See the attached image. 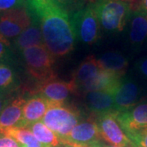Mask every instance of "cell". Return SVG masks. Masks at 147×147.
<instances>
[{"label": "cell", "mask_w": 147, "mask_h": 147, "mask_svg": "<svg viewBox=\"0 0 147 147\" xmlns=\"http://www.w3.org/2000/svg\"><path fill=\"white\" fill-rule=\"evenodd\" d=\"M35 13L40 18L43 43L53 57L71 53L76 38L65 10L50 0Z\"/></svg>", "instance_id": "cell-1"}, {"label": "cell", "mask_w": 147, "mask_h": 147, "mask_svg": "<svg viewBox=\"0 0 147 147\" xmlns=\"http://www.w3.org/2000/svg\"><path fill=\"white\" fill-rule=\"evenodd\" d=\"M90 5L100 26L108 31H122L131 16V3L122 0H93Z\"/></svg>", "instance_id": "cell-2"}, {"label": "cell", "mask_w": 147, "mask_h": 147, "mask_svg": "<svg viewBox=\"0 0 147 147\" xmlns=\"http://www.w3.org/2000/svg\"><path fill=\"white\" fill-rule=\"evenodd\" d=\"M79 112L65 104H51L42 122L57 136L63 144L73 128L79 123Z\"/></svg>", "instance_id": "cell-3"}, {"label": "cell", "mask_w": 147, "mask_h": 147, "mask_svg": "<svg viewBox=\"0 0 147 147\" xmlns=\"http://www.w3.org/2000/svg\"><path fill=\"white\" fill-rule=\"evenodd\" d=\"M27 72L39 83L56 77L53 70L54 57L44 44L22 51Z\"/></svg>", "instance_id": "cell-4"}, {"label": "cell", "mask_w": 147, "mask_h": 147, "mask_svg": "<svg viewBox=\"0 0 147 147\" xmlns=\"http://www.w3.org/2000/svg\"><path fill=\"white\" fill-rule=\"evenodd\" d=\"M70 21L76 40L91 45L99 39L100 25L90 4L75 11Z\"/></svg>", "instance_id": "cell-5"}, {"label": "cell", "mask_w": 147, "mask_h": 147, "mask_svg": "<svg viewBox=\"0 0 147 147\" xmlns=\"http://www.w3.org/2000/svg\"><path fill=\"white\" fill-rule=\"evenodd\" d=\"M118 113L115 111L96 116L100 137L111 146L119 147H129L133 142L127 137L126 133L117 119Z\"/></svg>", "instance_id": "cell-6"}, {"label": "cell", "mask_w": 147, "mask_h": 147, "mask_svg": "<svg viewBox=\"0 0 147 147\" xmlns=\"http://www.w3.org/2000/svg\"><path fill=\"white\" fill-rule=\"evenodd\" d=\"M100 139L96 119H88L74 127L63 144L71 147H100Z\"/></svg>", "instance_id": "cell-7"}, {"label": "cell", "mask_w": 147, "mask_h": 147, "mask_svg": "<svg viewBox=\"0 0 147 147\" xmlns=\"http://www.w3.org/2000/svg\"><path fill=\"white\" fill-rule=\"evenodd\" d=\"M31 24V16L26 7L7 11L0 15V34L6 38H15Z\"/></svg>", "instance_id": "cell-8"}, {"label": "cell", "mask_w": 147, "mask_h": 147, "mask_svg": "<svg viewBox=\"0 0 147 147\" xmlns=\"http://www.w3.org/2000/svg\"><path fill=\"white\" fill-rule=\"evenodd\" d=\"M38 95L51 104H65L70 93L74 92L71 81L65 82L57 79V77L38 84Z\"/></svg>", "instance_id": "cell-9"}, {"label": "cell", "mask_w": 147, "mask_h": 147, "mask_svg": "<svg viewBox=\"0 0 147 147\" xmlns=\"http://www.w3.org/2000/svg\"><path fill=\"white\" fill-rule=\"evenodd\" d=\"M117 119L126 135L147 129V102H141L124 112L118 113Z\"/></svg>", "instance_id": "cell-10"}, {"label": "cell", "mask_w": 147, "mask_h": 147, "mask_svg": "<svg viewBox=\"0 0 147 147\" xmlns=\"http://www.w3.org/2000/svg\"><path fill=\"white\" fill-rule=\"evenodd\" d=\"M141 93L139 86L134 81L123 78L113 94L116 112H124L137 105L141 97Z\"/></svg>", "instance_id": "cell-11"}, {"label": "cell", "mask_w": 147, "mask_h": 147, "mask_svg": "<svg viewBox=\"0 0 147 147\" xmlns=\"http://www.w3.org/2000/svg\"><path fill=\"white\" fill-rule=\"evenodd\" d=\"M100 70V65L94 56L85 58L74 71L70 80L74 88V93L84 94L85 89L96 78Z\"/></svg>", "instance_id": "cell-12"}, {"label": "cell", "mask_w": 147, "mask_h": 147, "mask_svg": "<svg viewBox=\"0 0 147 147\" xmlns=\"http://www.w3.org/2000/svg\"><path fill=\"white\" fill-rule=\"evenodd\" d=\"M49 106V101L39 95L26 100L23 107L22 120L19 127H27L42 119Z\"/></svg>", "instance_id": "cell-13"}, {"label": "cell", "mask_w": 147, "mask_h": 147, "mask_svg": "<svg viewBox=\"0 0 147 147\" xmlns=\"http://www.w3.org/2000/svg\"><path fill=\"white\" fill-rule=\"evenodd\" d=\"M84 96L86 106L96 116L115 111L114 96L110 92L93 91L84 94Z\"/></svg>", "instance_id": "cell-14"}, {"label": "cell", "mask_w": 147, "mask_h": 147, "mask_svg": "<svg viewBox=\"0 0 147 147\" xmlns=\"http://www.w3.org/2000/svg\"><path fill=\"white\" fill-rule=\"evenodd\" d=\"M26 100L18 97L12 100L0 114V131L3 132L11 127H19L23 115V107Z\"/></svg>", "instance_id": "cell-15"}, {"label": "cell", "mask_w": 147, "mask_h": 147, "mask_svg": "<svg viewBox=\"0 0 147 147\" xmlns=\"http://www.w3.org/2000/svg\"><path fill=\"white\" fill-rule=\"evenodd\" d=\"M129 19V40L132 45L140 46L147 38V13L136 9Z\"/></svg>", "instance_id": "cell-16"}, {"label": "cell", "mask_w": 147, "mask_h": 147, "mask_svg": "<svg viewBox=\"0 0 147 147\" xmlns=\"http://www.w3.org/2000/svg\"><path fill=\"white\" fill-rule=\"evenodd\" d=\"M123 78V77H121L113 72L100 69L98 75L88 86V88L84 91L83 96L93 91H103L114 94Z\"/></svg>", "instance_id": "cell-17"}, {"label": "cell", "mask_w": 147, "mask_h": 147, "mask_svg": "<svg viewBox=\"0 0 147 147\" xmlns=\"http://www.w3.org/2000/svg\"><path fill=\"white\" fill-rule=\"evenodd\" d=\"M101 69L108 70L123 77L128 66V61L122 53L115 51L105 53L97 59Z\"/></svg>", "instance_id": "cell-18"}, {"label": "cell", "mask_w": 147, "mask_h": 147, "mask_svg": "<svg viewBox=\"0 0 147 147\" xmlns=\"http://www.w3.org/2000/svg\"><path fill=\"white\" fill-rule=\"evenodd\" d=\"M15 44L22 51L29 47L44 44L40 24L37 22L32 23L20 35L16 37Z\"/></svg>", "instance_id": "cell-19"}, {"label": "cell", "mask_w": 147, "mask_h": 147, "mask_svg": "<svg viewBox=\"0 0 147 147\" xmlns=\"http://www.w3.org/2000/svg\"><path fill=\"white\" fill-rule=\"evenodd\" d=\"M27 127L31 131L37 140L46 146L59 147L62 144L61 139L42 121L36 122Z\"/></svg>", "instance_id": "cell-20"}, {"label": "cell", "mask_w": 147, "mask_h": 147, "mask_svg": "<svg viewBox=\"0 0 147 147\" xmlns=\"http://www.w3.org/2000/svg\"><path fill=\"white\" fill-rule=\"evenodd\" d=\"M3 133L15 139L21 147H48L38 142L28 127H11Z\"/></svg>", "instance_id": "cell-21"}, {"label": "cell", "mask_w": 147, "mask_h": 147, "mask_svg": "<svg viewBox=\"0 0 147 147\" xmlns=\"http://www.w3.org/2000/svg\"><path fill=\"white\" fill-rule=\"evenodd\" d=\"M15 83V74L12 69L0 63V92L10 89Z\"/></svg>", "instance_id": "cell-22"}, {"label": "cell", "mask_w": 147, "mask_h": 147, "mask_svg": "<svg viewBox=\"0 0 147 147\" xmlns=\"http://www.w3.org/2000/svg\"><path fill=\"white\" fill-rule=\"evenodd\" d=\"M127 137L137 147H147V129L129 134Z\"/></svg>", "instance_id": "cell-23"}, {"label": "cell", "mask_w": 147, "mask_h": 147, "mask_svg": "<svg viewBox=\"0 0 147 147\" xmlns=\"http://www.w3.org/2000/svg\"><path fill=\"white\" fill-rule=\"evenodd\" d=\"M26 0H0V11L4 12L14 8L25 7Z\"/></svg>", "instance_id": "cell-24"}, {"label": "cell", "mask_w": 147, "mask_h": 147, "mask_svg": "<svg viewBox=\"0 0 147 147\" xmlns=\"http://www.w3.org/2000/svg\"><path fill=\"white\" fill-rule=\"evenodd\" d=\"M0 147H21V146L15 139L0 131Z\"/></svg>", "instance_id": "cell-25"}, {"label": "cell", "mask_w": 147, "mask_h": 147, "mask_svg": "<svg viewBox=\"0 0 147 147\" xmlns=\"http://www.w3.org/2000/svg\"><path fill=\"white\" fill-rule=\"evenodd\" d=\"M137 69L142 76L147 79V57L141 60L137 64Z\"/></svg>", "instance_id": "cell-26"}, {"label": "cell", "mask_w": 147, "mask_h": 147, "mask_svg": "<svg viewBox=\"0 0 147 147\" xmlns=\"http://www.w3.org/2000/svg\"><path fill=\"white\" fill-rule=\"evenodd\" d=\"M10 43L6 38H0V60L4 57Z\"/></svg>", "instance_id": "cell-27"}, {"label": "cell", "mask_w": 147, "mask_h": 147, "mask_svg": "<svg viewBox=\"0 0 147 147\" xmlns=\"http://www.w3.org/2000/svg\"><path fill=\"white\" fill-rule=\"evenodd\" d=\"M29 1L30 2V4H31L33 9L34 10V11H36L39 8H41L42 6L45 5L50 0H29Z\"/></svg>", "instance_id": "cell-28"}, {"label": "cell", "mask_w": 147, "mask_h": 147, "mask_svg": "<svg viewBox=\"0 0 147 147\" xmlns=\"http://www.w3.org/2000/svg\"><path fill=\"white\" fill-rule=\"evenodd\" d=\"M51 1H53L54 3L65 9L67 6L73 4L76 0H51Z\"/></svg>", "instance_id": "cell-29"}, {"label": "cell", "mask_w": 147, "mask_h": 147, "mask_svg": "<svg viewBox=\"0 0 147 147\" xmlns=\"http://www.w3.org/2000/svg\"><path fill=\"white\" fill-rule=\"evenodd\" d=\"M137 10H140L147 13V0H138Z\"/></svg>", "instance_id": "cell-30"}, {"label": "cell", "mask_w": 147, "mask_h": 147, "mask_svg": "<svg viewBox=\"0 0 147 147\" xmlns=\"http://www.w3.org/2000/svg\"><path fill=\"white\" fill-rule=\"evenodd\" d=\"M6 103H7V102H6L3 96V94L0 92V114L2 113L3 110L6 107Z\"/></svg>", "instance_id": "cell-31"}, {"label": "cell", "mask_w": 147, "mask_h": 147, "mask_svg": "<svg viewBox=\"0 0 147 147\" xmlns=\"http://www.w3.org/2000/svg\"><path fill=\"white\" fill-rule=\"evenodd\" d=\"M122 1H124V2H127V3H130V2H134L135 0H122Z\"/></svg>", "instance_id": "cell-32"}, {"label": "cell", "mask_w": 147, "mask_h": 147, "mask_svg": "<svg viewBox=\"0 0 147 147\" xmlns=\"http://www.w3.org/2000/svg\"><path fill=\"white\" fill-rule=\"evenodd\" d=\"M104 147H119V146H111V145H109V146H105Z\"/></svg>", "instance_id": "cell-33"}, {"label": "cell", "mask_w": 147, "mask_h": 147, "mask_svg": "<svg viewBox=\"0 0 147 147\" xmlns=\"http://www.w3.org/2000/svg\"><path fill=\"white\" fill-rule=\"evenodd\" d=\"M129 147H137V146H136V145H135V144H134V143H133V144L131 145V146H129Z\"/></svg>", "instance_id": "cell-34"}, {"label": "cell", "mask_w": 147, "mask_h": 147, "mask_svg": "<svg viewBox=\"0 0 147 147\" xmlns=\"http://www.w3.org/2000/svg\"><path fill=\"white\" fill-rule=\"evenodd\" d=\"M4 38V37H3V36H2V35H1V34H0V38Z\"/></svg>", "instance_id": "cell-35"}, {"label": "cell", "mask_w": 147, "mask_h": 147, "mask_svg": "<svg viewBox=\"0 0 147 147\" xmlns=\"http://www.w3.org/2000/svg\"><path fill=\"white\" fill-rule=\"evenodd\" d=\"M61 147H71V146H61Z\"/></svg>", "instance_id": "cell-36"}, {"label": "cell", "mask_w": 147, "mask_h": 147, "mask_svg": "<svg viewBox=\"0 0 147 147\" xmlns=\"http://www.w3.org/2000/svg\"><path fill=\"white\" fill-rule=\"evenodd\" d=\"M105 146H103V145H102V146H100V147H104Z\"/></svg>", "instance_id": "cell-37"}]
</instances>
